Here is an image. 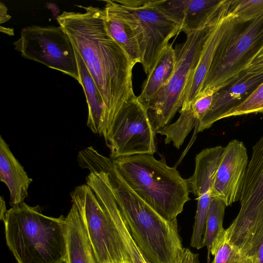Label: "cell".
<instances>
[{"label":"cell","mask_w":263,"mask_h":263,"mask_svg":"<svg viewBox=\"0 0 263 263\" xmlns=\"http://www.w3.org/2000/svg\"><path fill=\"white\" fill-rule=\"evenodd\" d=\"M230 1L223 0L211 24L198 63L185 88L182 107L190 104L198 95L219 44L235 22Z\"/></svg>","instance_id":"cell-13"},{"label":"cell","mask_w":263,"mask_h":263,"mask_svg":"<svg viewBox=\"0 0 263 263\" xmlns=\"http://www.w3.org/2000/svg\"><path fill=\"white\" fill-rule=\"evenodd\" d=\"M224 147L217 146L202 149L195 157V168L189 179L190 191L197 200L191 246L200 249L203 246V237L208 209L212 198L214 177Z\"/></svg>","instance_id":"cell-11"},{"label":"cell","mask_w":263,"mask_h":263,"mask_svg":"<svg viewBox=\"0 0 263 263\" xmlns=\"http://www.w3.org/2000/svg\"><path fill=\"white\" fill-rule=\"evenodd\" d=\"M70 196L98 263H134L110 211L90 186L79 185Z\"/></svg>","instance_id":"cell-8"},{"label":"cell","mask_w":263,"mask_h":263,"mask_svg":"<svg viewBox=\"0 0 263 263\" xmlns=\"http://www.w3.org/2000/svg\"><path fill=\"white\" fill-rule=\"evenodd\" d=\"M225 233L228 242L253 263H263V215L236 216Z\"/></svg>","instance_id":"cell-15"},{"label":"cell","mask_w":263,"mask_h":263,"mask_svg":"<svg viewBox=\"0 0 263 263\" xmlns=\"http://www.w3.org/2000/svg\"><path fill=\"white\" fill-rule=\"evenodd\" d=\"M200 121L191 104H189L181 107L180 116L175 122L167 125L158 131L157 134L165 137L164 141L165 144L172 143L176 148L179 149L193 128H198Z\"/></svg>","instance_id":"cell-24"},{"label":"cell","mask_w":263,"mask_h":263,"mask_svg":"<svg viewBox=\"0 0 263 263\" xmlns=\"http://www.w3.org/2000/svg\"><path fill=\"white\" fill-rule=\"evenodd\" d=\"M74 48L80 78L79 84L83 89L88 108L87 126L94 134L101 135L103 102L85 64L76 49Z\"/></svg>","instance_id":"cell-21"},{"label":"cell","mask_w":263,"mask_h":263,"mask_svg":"<svg viewBox=\"0 0 263 263\" xmlns=\"http://www.w3.org/2000/svg\"><path fill=\"white\" fill-rule=\"evenodd\" d=\"M211 252L214 258L210 263H253L236 246L228 242L225 229L213 242Z\"/></svg>","instance_id":"cell-26"},{"label":"cell","mask_w":263,"mask_h":263,"mask_svg":"<svg viewBox=\"0 0 263 263\" xmlns=\"http://www.w3.org/2000/svg\"><path fill=\"white\" fill-rule=\"evenodd\" d=\"M260 67H263V47L257 55L250 62L246 69Z\"/></svg>","instance_id":"cell-32"},{"label":"cell","mask_w":263,"mask_h":263,"mask_svg":"<svg viewBox=\"0 0 263 263\" xmlns=\"http://www.w3.org/2000/svg\"><path fill=\"white\" fill-rule=\"evenodd\" d=\"M11 15L8 13V8L2 2L0 3V23H5L11 18Z\"/></svg>","instance_id":"cell-33"},{"label":"cell","mask_w":263,"mask_h":263,"mask_svg":"<svg viewBox=\"0 0 263 263\" xmlns=\"http://www.w3.org/2000/svg\"><path fill=\"white\" fill-rule=\"evenodd\" d=\"M66 218L67 245L64 263H98L80 212L73 202Z\"/></svg>","instance_id":"cell-19"},{"label":"cell","mask_w":263,"mask_h":263,"mask_svg":"<svg viewBox=\"0 0 263 263\" xmlns=\"http://www.w3.org/2000/svg\"><path fill=\"white\" fill-rule=\"evenodd\" d=\"M213 93H206L196 97L190 104L201 120L208 113L212 105Z\"/></svg>","instance_id":"cell-30"},{"label":"cell","mask_w":263,"mask_h":263,"mask_svg":"<svg viewBox=\"0 0 263 263\" xmlns=\"http://www.w3.org/2000/svg\"><path fill=\"white\" fill-rule=\"evenodd\" d=\"M248 162L243 143L236 139L230 141L224 147L215 173L212 197L220 199L227 206L240 200Z\"/></svg>","instance_id":"cell-12"},{"label":"cell","mask_w":263,"mask_h":263,"mask_svg":"<svg viewBox=\"0 0 263 263\" xmlns=\"http://www.w3.org/2000/svg\"><path fill=\"white\" fill-rule=\"evenodd\" d=\"M156 134L147 110L135 96L123 104L104 139L113 159L153 155L156 151Z\"/></svg>","instance_id":"cell-10"},{"label":"cell","mask_w":263,"mask_h":263,"mask_svg":"<svg viewBox=\"0 0 263 263\" xmlns=\"http://www.w3.org/2000/svg\"><path fill=\"white\" fill-rule=\"evenodd\" d=\"M230 9L237 22H247L263 14V0H231Z\"/></svg>","instance_id":"cell-28"},{"label":"cell","mask_w":263,"mask_h":263,"mask_svg":"<svg viewBox=\"0 0 263 263\" xmlns=\"http://www.w3.org/2000/svg\"><path fill=\"white\" fill-rule=\"evenodd\" d=\"M1 219L6 243L18 263H64L67 222L63 215H44L39 205L12 206Z\"/></svg>","instance_id":"cell-3"},{"label":"cell","mask_w":263,"mask_h":263,"mask_svg":"<svg viewBox=\"0 0 263 263\" xmlns=\"http://www.w3.org/2000/svg\"><path fill=\"white\" fill-rule=\"evenodd\" d=\"M103 10L126 23L139 45L147 75L169 40L181 31V26L163 14L152 0H108Z\"/></svg>","instance_id":"cell-6"},{"label":"cell","mask_w":263,"mask_h":263,"mask_svg":"<svg viewBox=\"0 0 263 263\" xmlns=\"http://www.w3.org/2000/svg\"><path fill=\"white\" fill-rule=\"evenodd\" d=\"M239 201L238 215L263 214V136L253 147Z\"/></svg>","instance_id":"cell-16"},{"label":"cell","mask_w":263,"mask_h":263,"mask_svg":"<svg viewBox=\"0 0 263 263\" xmlns=\"http://www.w3.org/2000/svg\"><path fill=\"white\" fill-rule=\"evenodd\" d=\"M0 29L1 32L6 33L8 35H12L14 34L13 29L12 28H6L1 26Z\"/></svg>","instance_id":"cell-34"},{"label":"cell","mask_w":263,"mask_h":263,"mask_svg":"<svg viewBox=\"0 0 263 263\" xmlns=\"http://www.w3.org/2000/svg\"><path fill=\"white\" fill-rule=\"evenodd\" d=\"M227 207L220 199L212 196L208 211L203 237V246L208 250L207 263H210L211 248L213 242L224 231L223 221Z\"/></svg>","instance_id":"cell-25"},{"label":"cell","mask_w":263,"mask_h":263,"mask_svg":"<svg viewBox=\"0 0 263 263\" xmlns=\"http://www.w3.org/2000/svg\"><path fill=\"white\" fill-rule=\"evenodd\" d=\"M223 0H186L181 31L185 34L208 26L218 14Z\"/></svg>","instance_id":"cell-22"},{"label":"cell","mask_w":263,"mask_h":263,"mask_svg":"<svg viewBox=\"0 0 263 263\" xmlns=\"http://www.w3.org/2000/svg\"><path fill=\"white\" fill-rule=\"evenodd\" d=\"M86 180V184L108 208L134 263H151L145 257L133 238L105 173L102 171L90 172Z\"/></svg>","instance_id":"cell-17"},{"label":"cell","mask_w":263,"mask_h":263,"mask_svg":"<svg viewBox=\"0 0 263 263\" xmlns=\"http://www.w3.org/2000/svg\"><path fill=\"white\" fill-rule=\"evenodd\" d=\"M173 263H199L198 255L193 253L189 249L184 248Z\"/></svg>","instance_id":"cell-31"},{"label":"cell","mask_w":263,"mask_h":263,"mask_svg":"<svg viewBox=\"0 0 263 263\" xmlns=\"http://www.w3.org/2000/svg\"><path fill=\"white\" fill-rule=\"evenodd\" d=\"M257 113L263 115V82L243 102L223 115L220 119Z\"/></svg>","instance_id":"cell-27"},{"label":"cell","mask_w":263,"mask_h":263,"mask_svg":"<svg viewBox=\"0 0 263 263\" xmlns=\"http://www.w3.org/2000/svg\"><path fill=\"white\" fill-rule=\"evenodd\" d=\"M263 82V67L247 68L231 83L213 93L211 108L199 122L197 132L208 129L225 113L243 102Z\"/></svg>","instance_id":"cell-14"},{"label":"cell","mask_w":263,"mask_h":263,"mask_svg":"<svg viewBox=\"0 0 263 263\" xmlns=\"http://www.w3.org/2000/svg\"><path fill=\"white\" fill-rule=\"evenodd\" d=\"M127 185L165 219L173 221L190 200L187 179L164 159L139 154L112 159Z\"/></svg>","instance_id":"cell-4"},{"label":"cell","mask_w":263,"mask_h":263,"mask_svg":"<svg viewBox=\"0 0 263 263\" xmlns=\"http://www.w3.org/2000/svg\"><path fill=\"white\" fill-rule=\"evenodd\" d=\"M213 21L200 30L186 34L185 41L175 46L173 73L146 108L156 134L168 125L181 108L185 88L198 63Z\"/></svg>","instance_id":"cell-7"},{"label":"cell","mask_w":263,"mask_h":263,"mask_svg":"<svg viewBox=\"0 0 263 263\" xmlns=\"http://www.w3.org/2000/svg\"><path fill=\"white\" fill-rule=\"evenodd\" d=\"M84 12L64 11L57 18L80 54L104 104L101 135L105 138L123 104L136 96L132 83L135 64L109 35L103 9L82 7Z\"/></svg>","instance_id":"cell-1"},{"label":"cell","mask_w":263,"mask_h":263,"mask_svg":"<svg viewBox=\"0 0 263 263\" xmlns=\"http://www.w3.org/2000/svg\"><path fill=\"white\" fill-rule=\"evenodd\" d=\"M14 49L25 59L42 63L80 82L74 46L59 26L32 25L21 30Z\"/></svg>","instance_id":"cell-9"},{"label":"cell","mask_w":263,"mask_h":263,"mask_svg":"<svg viewBox=\"0 0 263 263\" xmlns=\"http://www.w3.org/2000/svg\"><path fill=\"white\" fill-rule=\"evenodd\" d=\"M175 65L174 48L172 44H168L147 74L142 85L140 95L137 96L145 109L158 91L168 82L173 73Z\"/></svg>","instance_id":"cell-20"},{"label":"cell","mask_w":263,"mask_h":263,"mask_svg":"<svg viewBox=\"0 0 263 263\" xmlns=\"http://www.w3.org/2000/svg\"><path fill=\"white\" fill-rule=\"evenodd\" d=\"M0 179L9 191L11 206L24 202L32 179L28 176L2 136L0 138Z\"/></svg>","instance_id":"cell-18"},{"label":"cell","mask_w":263,"mask_h":263,"mask_svg":"<svg viewBox=\"0 0 263 263\" xmlns=\"http://www.w3.org/2000/svg\"><path fill=\"white\" fill-rule=\"evenodd\" d=\"M163 14L181 26L184 18L186 0H152Z\"/></svg>","instance_id":"cell-29"},{"label":"cell","mask_w":263,"mask_h":263,"mask_svg":"<svg viewBox=\"0 0 263 263\" xmlns=\"http://www.w3.org/2000/svg\"><path fill=\"white\" fill-rule=\"evenodd\" d=\"M103 11L104 24L108 33L126 52L135 65L141 64L139 45L130 27L123 21Z\"/></svg>","instance_id":"cell-23"},{"label":"cell","mask_w":263,"mask_h":263,"mask_svg":"<svg viewBox=\"0 0 263 263\" xmlns=\"http://www.w3.org/2000/svg\"><path fill=\"white\" fill-rule=\"evenodd\" d=\"M87 170L103 172L136 245L151 263H173L183 247L177 219L168 220L140 198L126 183L112 159L95 149L86 155Z\"/></svg>","instance_id":"cell-2"},{"label":"cell","mask_w":263,"mask_h":263,"mask_svg":"<svg viewBox=\"0 0 263 263\" xmlns=\"http://www.w3.org/2000/svg\"><path fill=\"white\" fill-rule=\"evenodd\" d=\"M262 47L263 14L245 23L235 20L219 44L197 97L233 81Z\"/></svg>","instance_id":"cell-5"}]
</instances>
